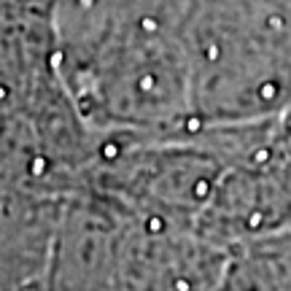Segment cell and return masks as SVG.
I'll return each mask as SVG.
<instances>
[{
  "label": "cell",
  "instance_id": "6da1fadb",
  "mask_svg": "<svg viewBox=\"0 0 291 291\" xmlns=\"http://www.w3.org/2000/svg\"><path fill=\"white\" fill-rule=\"evenodd\" d=\"M30 173H32V175H46V173H49V159H46V157H32Z\"/></svg>",
  "mask_w": 291,
  "mask_h": 291
},
{
  "label": "cell",
  "instance_id": "5b68a950",
  "mask_svg": "<svg viewBox=\"0 0 291 291\" xmlns=\"http://www.w3.org/2000/svg\"><path fill=\"white\" fill-rule=\"evenodd\" d=\"M143 30H148V32L157 30V22H154V19H143Z\"/></svg>",
  "mask_w": 291,
  "mask_h": 291
},
{
  "label": "cell",
  "instance_id": "7a4b0ae2",
  "mask_svg": "<svg viewBox=\"0 0 291 291\" xmlns=\"http://www.w3.org/2000/svg\"><path fill=\"white\" fill-rule=\"evenodd\" d=\"M162 229H164L162 219H148V232H154V235H159Z\"/></svg>",
  "mask_w": 291,
  "mask_h": 291
},
{
  "label": "cell",
  "instance_id": "277c9868",
  "mask_svg": "<svg viewBox=\"0 0 291 291\" xmlns=\"http://www.w3.org/2000/svg\"><path fill=\"white\" fill-rule=\"evenodd\" d=\"M8 95H11V89L5 87V84H0V102H5V100H8Z\"/></svg>",
  "mask_w": 291,
  "mask_h": 291
},
{
  "label": "cell",
  "instance_id": "3957f363",
  "mask_svg": "<svg viewBox=\"0 0 291 291\" xmlns=\"http://www.w3.org/2000/svg\"><path fill=\"white\" fill-rule=\"evenodd\" d=\"M116 154H119V146H113V143L102 146V157L105 159H116Z\"/></svg>",
  "mask_w": 291,
  "mask_h": 291
}]
</instances>
